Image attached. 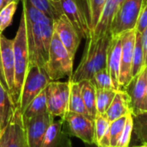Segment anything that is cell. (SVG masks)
Segmentation results:
<instances>
[{
	"label": "cell",
	"mask_w": 147,
	"mask_h": 147,
	"mask_svg": "<svg viewBox=\"0 0 147 147\" xmlns=\"http://www.w3.org/2000/svg\"><path fill=\"white\" fill-rule=\"evenodd\" d=\"M111 40V33H108L96 40H87L80 64L69 80L73 83L91 80L95 73L107 68L108 52Z\"/></svg>",
	"instance_id": "cell-1"
},
{
	"label": "cell",
	"mask_w": 147,
	"mask_h": 147,
	"mask_svg": "<svg viewBox=\"0 0 147 147\" xmlns=\"http://www.w3.org/2000/svg\"><path fill=\"white\" fill-rule=\"evenodd\" d=\"M25 16V15H24ZM26 20V34L29 66L44 68L48 60L49 50L54 33L53 22H33Z\"/></svg>",
	"instance_id": "cell-2"
},
{
	"label": "cell",
	"mask_w": 147,
	"mask_h": 147,
	"mask_svg": "<svg viewBox=\"0 0 147 147\" xmlns=\"http://www.w3.org/2000/svg\"><path fill=\"white\" fill-rule=\"evenodd\" d=\"M14 42V56H15V78H14V89L12 93V99L17 107L22 89L23 86L24 79L29 66L28 50L26 34V20L22 12L20 20V24L15 38Z\"/></svg>",
	"instance_id": "cell-3"
},
{
	"label": "cell",
	"mask_w": 147,
	"mask_h": 147,
	"mask_svg": "<svg viewBox=\"0 0 147 147\" xmlns=\"http://www.w3.org/2000/svg\"><path fill=\"white\" fill-rule=\"evenodd\" d=\"M73 60L74 59L54 32L50 46L48 60L43 68L51 81H59L65 77L70 78L73 73Z\"/></svg>",
	"instance_id": "cell-4"
},
{
	"label": "cell",
	"mask_w": 147,
	"mask_h": 147,
	"mask_svg": "<svg viewBox=\"0 0 147 147\" xmlns=\"http://www.w3.org/2000/svg\"><path fill=\"white\" fill-rule=\"evenodd\" d=\"M146 0H124L115 12L110 28L112 36L136 28L140 12Z\"/></svg>",
	"instance_id": "cell-5"
},
{
	"label": "cell",
	"mask_w": 147,
	"mask_h": 147,
	"mask_svg": "<svg viewBox=\"0 0 147 147\" xmlns=\"http://www.w3.org/2000/svg\"><path fill=\"white\" fill-rule=\"evenodd\" d=\"M50 82L51 79L44 69L38 66L28 67L16 107L22 114H23L28 104L47 88Z\"/></svg>",
	"instance_id": "cell-6"
},
{
	"label": "cell",
	"mask_w": 147,
	"mask_h": 147,
	"mask_svg": "<svg viewBox=\"0 0 147 147\" xmlns=\"http://www.w3.org/2000/svg\"><path fill=\"white\" fill-rule=\"evenodd\" d=\"M59 3L63 14L73 25L81 39H90L91 28L89 14L87 6L84 7L86 0H60Z\"/></svg>",
	"instance_id": "cell-7"
},
{
	"label": "cell",
	"mask_w": 147,
	"mask_h": 147,
	"mask_svg": "<svg viewBox=\"0 0 147 147\" xmlns=\"http://www.w3.org/2000/svg\"><path fill=\"white\" fill-rule=\"evenodd\" d=\"M70 81H51L46 88L47 110L53 117L61 119L69 112Z\"/></svg>",
	"instance_id": "cell-8"
},
{
	"label": "cell",
	"mask_w": 147,
	"mask_h": 147,
	"mask_svg": "<svg viewBox=\"0 0 147 147\" xmlns=\"http://www.w3.org/2000/svg\"><path fill=\"white\" fill-rule=\"evenodd\" d=\"M62 119L69 135L81 140L87 145H95V120L72 112H68Z\"/></svg>",
	"instance_id": "cell-9"
},
{
	"label": "cell",
	"mask_w": 147,
	"mask_h": 147,
	"mask_svg": "<svg viewBox=\"0 0 147 147\" xmlns=\"http://www.w3.org/2000/svg\"><path fill=\"white\" fill-rule=\"evenodd\" d=\"M121 36V62L120 71V90H124L132 80V64L136 29L124 32Z\"/></svg>",
	"instance_id": "cell-10"
},
{
	"label": "cell",
	"mask_w": 147,
	"mask_h": 147,
	"mask_svg": "<svg viewBox=\"0 0 147 147\" xmlns=\"http://www.w3.org/2000/svg\"><path fill=\"white\" fill-rule=\"evenodd\" d=\"M54 121V117L46 112L34 117L24 119V127L29 147H40L46 132Z\"/></svg>",
	"instance_id": "cell-11"
},
{
	"label": "cell",
	"mask_w": 147,
	"mask_h": 147,
	"mask_svg": "<svg viewBox=\"0 0 147 147\" xmlns=\"http://www.w3.org/2000/svg\"><path fill=\"white\" fill-rule=\"evenodd\" d=\"M53 28L62 44L65 46L71 56L74 59L82 39L78 35L73 25L63 14L53 22Z\"/></svg>",
	"instance_id": "cell-12"
},
{
	"label": "cell",
	"mask_w": 147,
	"mask_h": 147,
	"mask_svg": "<svg viewBox=\"0 0 147 147\" xmlns=\"http://www.w3.org/2000/svg\"><path fill=\"white\" fill-rule=\"evenodd\" d=\"M146 85L147 66H145V68L136 77L133 78L129 84L124 90L130 96L133 115L140 114L141 112Z\"/></svg>",
	"instance_id": "cell-13"
},
{
	"label": "cell",
	"mask_w": 147,
	"mask_h": 147,
	"mask_svg": "<svg viewBox=\"0 0 147 147\" xmlns=\"http://www.w3.org/2000/svg\"><path fill=\"white\" fill-rule=\"evenodd\" d=\"M2 63L5 80L7 83L9 94L12 96L14 89V78H15V56H14V42L1 34L0 36ZM12 97V96H11Z\"/></svg>",
	"instance_id": "cell-14"
},
{
	"label": "cell",
	"mask_w": 147,
	"mask_h": 147,
	"mask_svg": "<svg viewBox=\"0 0 147 147\" xmlns=\"http://www.w3.org/2000/svg\"><path fill=\"white\" fill-rule=\"evenodd\" d=\"M121 62V36H112L107 58V70L112 79L114 87L120 90V71Z\"/></svg>",
	"instance_id": "cell-15"
},
{
	"label": "cell",
	"mask_w": 147,
	"mask_h": 147,
	"mask_svg": "<svg viewBox=\"0 0 147 147\" xmlns=\"http://www.w3.org/2000/svg\"><path fill=\"white\" fill-rule=\"evenodd\" d=\"M6 147H29L24 127L23 116L17 108L9 123V138Z\"/></svg>",
	"instance_id": "cell-16"
},
{
	"label": "cell",
	"mask_w": 147,
	"mask_h": 147,
	"mask_svg": "<svg viewBox=\"0 0 147 147\" xmlns=\"http://www.w3.org/2000/svg\"><path fill=\"white\" fill-rule=\"evenodd\" d=\"M69 134L65 127L64 121H53L47 128L40 147H67L71 146Z\"/></svg>",
	"instance_id": "cell-17"
},
{
	"label": "cell",
	"mask_w": 147,
	"mask_h": 147,
	"mask_svg": "<svg viewBox=\"0 0 147 147\" xmlns=\"http://www.w3.org/2000/svg\"><path fill=\"white\" fill-rule=\"evenodd\" d=\"M123 2L124 0H107L99 22L92 32L90 39L96 40L99 37L110 33V28L114 16Z\"/></svg>",
	"instance_id": "cell-18"
},
{
	"label": "cell",
	"mask_w": 147,
	"mask_h": 147,
	"mask_svg": "<svg viewBox=\"0 0 147 147\" xmlns=\"http://www.w3.org/2000/svg\"><path fill=\"white\" fill-rule=\"evenodd\" d=\"M132 113L130 96L125 90H117L105 115L110 122Z\"/></svg>",
	"instance_id": "cell-19"
},
{
	"label": "cell",
	"mask_w": 147,
	"mask_h": 147,
	"mask_svg": "<svg viewBox=\"0 0 147 147\" xmlns=\"http://www.w3.org/2000/svg\"><path fill=\"white\" fill-rule=\"evenodd\" d=\"M16 109L11 95L0 83V132L9 125Z\"/></svg>",
	"instance_id": "cell-20"
},
{
	"label": "cell",
	"mask_w": 147,
	"mask_h": 147,
	"mask_svg": "<svg viewBox=\"0 0 147 147\" xmlns=\"http://www.w3.org/2000/svg\"><path fill=\"white\" fill-rule=\"evenodd\" d=\"M81 89V94L85 104L86 109L91 119L95 120L96 116V89L90 80H84L78 83Z\"/></svg>",
	"instance_id": "cell-21"
},
{
	"label": "cell",
	"mask_w": 147,
	"mask_h": 147,
	"mask_svg": "<svg viewBox=\"0 0 147 147\" xmlns=\"http://www.w3.org/2000/svg\"><path fill=\"white\" fill-rule=\"evenodd\" d=\"M70 84H71V90H70V100H69V112L80 114L90 117L82 97L79 84L73 83L71 81Z\"/></svg>",
	"instance_id": "cell-22"
},
{
	"label": "cell",
	"mask_w": 147,
	"mask_h": 147,
	"mask_svg": "<svg viewBox=\"0 0 147 147\" xmlns=\"http://www.w3.org/2000/svg\"><path fill=\"white\" fill-rule=\"evenodd\" d=\"M145 68V53L142 40V33L136 30V39L132 64V78L136 77ZM133 79V78H132Z\"/></svg>",
	"instance_id": "cell-23"
},
{
	"label": "cell",
	"mask_w": 147,
	"mask_h": 147,
	"mask_svg": "<svg viewBox=\"0 0 147 147\" xmlns=\"http://www.w3.org/2000/svg\"><path fill=\"white\" fill-rule=\"evenodd\" d=\"M34 7L43 12L47 16L51 18L53 22L58 20L62 15L63 11L59 2H53L51 0H28Z\"/></svg>",
	"instance_id": "cell-24"
},
{
	"label": "cell",
	"mask_w": 147,
	"mask_h": 147,
	"mask_svg": "<svg viewBox=\"0 0 147 147\" xmlns=\"http://www.w3.org/2000/svg\"><path fill=\"white\" fill-rule=\"evenodd\" d=\"M48 112L47 110V95L46 89L41 91L27 107L25 111L22 114L24 119L34 117L36 115H40Z\"/></svg>",
	"instance_id": "cell-25"
},
{
	"label": "cell",
	"mask_w": 147,
	"mask_h": 147,
	"mask_svg": "<svg viewBox=\"0 0 147 147\" xmlns=\"http://www.w3.org/2000/svg\"><path fill=\"white\" fill-rule=\"evenodd\" d=\"M134 128L133 134L140 144L147 145V111L133 115Z\"/></svg>",
	"instance_id": "cell-26"
},
{
	"label": "cell",
	"mask_w": 147,
	"mask_h": 147,
	"mask_svg": "<svg viewBox=\"0 0 147 147\" xmlns=\"http://www.w3.org/2000/svg\"><path fill=\"white\" fill-rule=\"evenodd\" d=\"M107 0H86L91 34L96 28Z\"/></svg>",
	"instance_id": "cell-27"
},
{
	"label": "cell",
	"mask_w": 147,
	"mask_h": 147,
	"mask_svg": "<svg viewBox=\"0 0 147 147\" xmlns=\"http://www.w3.org/2000/svg\"><path fill=\"white\" fill-rule=\"evenodd\" d=\"M115 90H96V115H105L112 103Z\"/></svg>",
	"instance_id": "cell-28"
},
{
	"label": "cell",
	"mask_w": 147,
	"mask_h": 147,
	"mask_svg": "<svg viewBox=\"0 0 147 147\" xmlns=\"http://www.w3.org/2000/svg\"><path fill=\"white\" fill-rule=\"evenodd\" d=\"M22 12L25 15V18L33 22H47L53 20L47 16L43 12L34 7L28 0H22Z\"/></svg>",
	"instance_id": "cell-29"
},
{
	"label": "cell",
	"mask_w": 147,
	"mask_h": 147,
	"mask_svg": "<svg viewBox=\"0 0 147 147\" xmlns=\"http://www.w3.org/2000/svg\"><path fill=\"white\" fill-rule=\"evenodd\" d=\"M90 81L96 90H115L107 68L95 73Z\"/></svg>",
	"instance_id": "cell-30"
},
{
	"label": "cell",
	"mask_w": 147,
	"mask_h": 147,
	"mask_svg": "<svg viewBox=\"0 0 147 147\" xmlns=\"http://www.w3.org/2000/svg\"><path fill=\"white\" fill-rule=\"evenodd\" d=\"M110 121L105 115H96L95 118V145L97 146L109 131Z\"/></svg>",
	"instance_id": "cell-31"
},
{
	"label": "cell",
	"mask_w": 147,
	"mask_h": 147,
	"mask_svg": "<svg viewBox=\"0 0 147 147\" xmlns=\"http://www.w3.org/2000/svg\"><path fill=\"white\" fill-rule=\"evenodd\" d=\"M17 8V3H11L0 10V32L5 30L11 23Z\"/></svg>",
	"instance_id": "cell-32"
},
{
	"label": "cell",
	"mask_w": 147,
	"mask_h": 147,
	"mask_svg": "<svg viewBox=\"0 0 147 147\" xmlns=\"http://www.w3.org/2000/svg\"><path fill=\"white\" fill-rule=\"evenodd\" d=\"M127 115L122 116L110 123L109 132V136H110L111 146H117L118 140L121 135V133L123 131V128L127 121Z\"/></svg>",
	"instance_id": "cell-33"
},
{
	"label": "cell",
	"mask_w": 147,
	"mask_h": 147,
	"mask_svg": "<svg viewBox=\"0 0 147 147\" xmlns=\"http://www.w3.org/2000/svg\"><path fill=\"white\" fill-rule=\"evenodd\" d=\"M133 128H134V118L133 113H129L127 115V121L121 133V135L118 140L117 147H129L131 138L133 135Z\"/></svg>",
	"instance_id": "cell-34"
},
{
	"label": "cell",
	"mask_w": 147,
	"mask_h": 147,
	"mask_svg": "<svg viewBox=\"0 0 147 147\" xmlns=\"http://www.w3.org/2000/svg\"><path fill=\"white\" fill-rule=\"evenodd\" d=\"M147 27V0L140 12V16L139 17L138 22H137V26H136V30L143 33L145 31V29Z\"/></svg>",
	"instance_id": "cell-35"
},
{
	"label": "cell",
	"mask_w": 147,
	"mask_h": 147,
	"mask_svg": "<svg viewBox=\"0 0 147 147\" xmlns=\"http://www.w3.org/2000/svg\"><path fill=\"white\" fill-rule=\"evenodd\" d=\"M9 138V125L5 129L0 132V147H6Z\"/></svg>",
	"instance_id": "cell-36"
},
{
	"label": "cell",
	"mask_w": 147,
	"mask_h": 147,
	"mask_svg": "<svg viewBox=\"0 0 147 147\" xmlns=\"http://www.w3.org/2000/svg\"><path fill=\"white\" fill-rule=\"evenodd\" d=\"M1 32H0V36H1ZM0 83L1 84L9 91L8 90V86H7V83L5 80V76H4V72H3V63H2V53H1V45H0Z\"/></svg>",
	"instance_id": "cell-37"
},
{
	"label": "cell",
	"mask_w": 147,
	"mask_h": 147,
	"mask_svg": "<svg viewBox=\"0 0 147 147\" xmlns=\"http://www.w3.org/2000/svg\"><path fill=\"white\" fill-rule=\"evenodd\" d=\"M142 40L145 53V66H147V27L145 31L142 33Z\"/></svg>",
	"instance_id": "cell-38"
},
{
	"label": "cell",
	"mask_w": 147,
	"mask_h": 147,
	"mask_svg": "<svg viewBox=\"0 0 147 147\" xmlns=\"http://www.w3.org/2000/svg\"><path fill=\"white\" fill-rule=\"evenodd\" d=\"M147 111V85L146 89V93H145V97H144V101L142 103V107H141V112H146ZM140 112V113H141Z\"/></svg>",
	"instance_id": "cell-39"
},
{
	"label": "cell",
	"mask_w": 147,
	"mask_h": 147,
	"mask_svg": "<svg viewBox=\"0 0 147 147\" xmlns=\"http://www.w3.org/2000/svg\"><path fill=\"white\" fill-rule=\"evenodd\" d=\"M19 1L20 0H3V8L5 7L6 5H8L9 3H18Z\"/></svg>",
	"instance_id": "cell-40"
},
{
	"label": "cell",
	"mask_w": 147,
	"mask_h": 147,
	"mask_svg": "<svg viewBox=\"0 0 147 147\" xmlns=\"http://www.w3.org/2000/svg\"><path fill=\"white\" fill-rule=\"evenodd\" d=\"M3 0H0V10L3 9Z\"/></svg>",
	"instance_id": "cell-41"
},
{
	"label": "cell",
	"mask_w": 147,
	"mask_h": 147,
	"mask_svg": "<svg viewBox=\"0 0 147 147\" xmlns=\"http://www.w3.org/2000/svg\"><path fill=\"white\" fill-rule=\"evenodd\" d=\"M134 147H147L146 144H142L140 146H134Z\"/></svg>",
	"instance_id": "cell-42"
},
{
	"label": "cell",
	"mask_w": 147,
	"mask_h": 147,
	"mask_svg": "<svg viewBox=\"0 0 147 147\" xmlns=\"http://www.w3.org/2000/svg\"><path fill=\"white\" fill-rule=\"evenodd\" d=\"M51 1H53V2H59L60 0H51Z\"/></svg>",
	"instance_id": "cell-43"
},
{
	"label": "cell",
	"mask_w": 147,
	"mask_h": 147,
	"mask_svg": "<svg viewBox=\"0 0 147 147\" xmlns=\"http://www.w3.org/2000/svg\"><path fill=\"white\" fill-rule=\"evenodd\" d=\"M67 147H71V146H67Z\"/></svg>",
	"instance_id": "cell-44"
},
{
	"label": "cell",
	"mask_w": 147,
	"mask_h": 147,
	"mask_svg": "<svg viewBox=\"0 0 147 147\" xmlns=\"http://www.w3.org/2000/svg\"><path fill=\"white\" fill-rule=\"evenodd\" d=\"M109 147H117V146H109Z\"/></svg>",
	"instance_id": "cell-45"
},
{
	"label": "cell",
	"mask_w": 147,
	"mask_h": 147,
	"mask_svg": "<svg viewBox=\"0 0 147 147\" xmlns=\"http://www.w3.org/2000/svg\"><path fill=\"white\" fill-rule=\"evenodd\" d=\"M96 147H97V146H96Z\"/></svg>",
	"instance_id": "cell-46"
}]
</instances>
